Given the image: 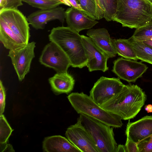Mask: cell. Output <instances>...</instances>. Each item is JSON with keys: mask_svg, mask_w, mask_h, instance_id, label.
Instances as JSON below:
<instances>
[{"mask_svg": "<svg viewBox=\"0 0 152 152\" xmlns=\"http://www.w3.org/2000/svg\"><path fill=\"white\" fill-rule=\"evenodd\" d=\"M147 98L145 92L136 85H124L121 90L100 107L120 117L122 120L134 118L144 105Z\"/></svg>", "mask_w": 152, "mask_h": 152, "instance_id": "1", "label": "cell"}, {"mask_svg": "<svg viewBox=\"0 0 152 152\" xmlns=\"http://www.w3.org/2000/svg\"><path fill=\"white\" fill-rule=\"evenodd\" d=\"M49 40L56 44L69 58L71 66L82 68L88 61L81 35L68 27L53 28L48 35Z\"/></svg>", "mask_w": 152, "mask_h": 152, "instance_id": "2", "label": "cell"}, {"mask_svg": "<svg viewBox=\"0 0 152 152\" xmlns=\"http://www.w3.org/2000/svg\"><path fill=\"white\" fill-rule=\"evenodd\" d=\"M112 20L123 27L137 28L152 21V3L148 0H117Z\"/></svg>", "mask_w": 152, "mask_h": 152, "instance_id": "3", "label": "cell"}, {"mask_svg": "<svg viewBox=\"0 0 152 152\" xmlns=\"http://www.w3.org/2000/svg\"><path fill=\"white\" fill-rule=\"evenodd\" d=\"M67 98L78 114L94 118L113 128H120L123 125L120 117L104 110L83 92L72 93Z\"/></svg>", "mask_w": 152, "mask_h": 152, "instance_id": "4", "label": "cell"}, {"mask_svg": "<svg viewBox=\"0 0 152 152\" xmlns=\"http://www.w3.org/2000/svg\"><path fill=\"white\" fill-rule=\"evenodd\" d=\"M77 122L88 133L99 152H115L118 145L113 127L85 115L80 114Z\"/></svg>", "mask_w": 152, "mask_h": 152, "instance_id": "5", "label": "cell"}, {"mask_svg": "<svg viewBox=\"0 0 152 152\" xmlns=\"http://www.w3.org/2000/svg\"><path fill=\"white\" fill-rule=\"evenodd\" d=\"M0 21L25 44L29 43V24L27 18L18 9H7L0 11Z\"/></svg>", "mask_w": 152, "mask_h": 152, "instance_id": "6", "label": "cell"}, {"mask_svg": "<svg viewBox=\"0 0 152 152\" xmlns=\"http://www.w3.org/2000/svg\"><path fill=\"white\" fill-rule=\"evenodd\" d=\"M124 85L119 78L102 76L94 83L89 96L100 105L120 92Z\"/></svg>", "mask_w": 152, "mask_h": 152, "instance_id": "7", "label": "cell"}, {"mask_svg": "<svg viewBox=\"0 0 152 152\" xmlns=\"http://www.w3.org/2000/svg\"><path fill=\"white\" fill-rule=\"evenodd\" d=\"M40 63L57 73L67 72L71 66L70 60L64 51L56 44L50 42L44 48L39 58Z\"/></svg>", "mask_w": 152, "mask_h": 152, "instance_id": "8", "label": "cell"}, {"mask_svg": "<svg viewBox=\"0 0 152 152\" xmlns=\"http://www.w3.org/2000/svg\"><path fill=\"white\" fill-rule=\"evenodd\" d=\"M35 42H32L21 47L10 50L8 56L11 59L12 63L21 81L29 72L32 59L35 57L34 49Z\"/></svg>", "mask_w": 152, "mask_h": 152, "instance_id": "9", "label": "cell"}, {"mask_svg": "<svg viewBox=\"0 0 152 152\" xmlns=\"http://www.w3.org/2000/svg\"><path fill=\"white\" fill-rule=\"evenodd\" d=\"M148 69L147 66L141 62L121 57L114 61L112 71L120 79L129 83H135Z\"/></svg>", "mask_w": 152, "mask_h": 152, "instance_id": "10", "label": "cell"}, {"mask_svg": "<svg viewBox=\"0 0 152 152\" xmlns=\"http://www.w3.org/2000/svg\"><path fill=\"white\" fill-rule=\"evenodd\" d=\"M83 41L88 59L89 71L100 70L104 72L108 70L107 62L109 58L94 42L91 39L82 35Z\"/></svg>", "mask_w": 152, "mask_h": 152, "instance_id": "11", "label": "cell"}, {"mask_svg": "<svg viewBox=\"0 0 152 152\" xmlns=\"http://www.w3.org/2000/svg\"><path fill=\"white\" fill-rule=\"evenodd\" d=\"M65 134L69 141L81 152H99L88 133L78 122L69 127Z\"/></svg>", "mask_w": 152, "mask_h": 152, "instance_id": "12", "label": "cell"}, {"mask_svg": "<svg viewBox=\"0 0 152 152\" xmlns=\"http://www.w3.org/2000/svg\"><path fill=\"white\" fill-rule=\"evenodd\" d=\"M29 24L36 29H43L50 21L58 20L63 23L65 19V11L61 7L40 10L32 12L28 17Z\"/></svg>", "mask_w": 152, "mask_h": 152, "instance_id": "13", "label": "cell"}, {"mask_svg": "<svg viewBox=\"0 0 152 152\" xmlns=\"http://www.w3.org/2000/svg\"><path fill=\"white\" fill-rule=\"evenodd\" d=\"M128 138L137 143L152 135V115H146L128 123L125 132Z\"/></svg>", "mask_w": 152, "mask_h": 152, "instance_id": "14", "label": "cell"}, {"mask_svg": "<svg viewBox=\"0 0 152 152\" xmlns=\"http://www.w3.org/2000/svg\"><path fill=\"white\" fill-rule=\"evenodd\" d=\"M65 19L67 27L78 33L83 30L91 29L99 23L72 7L65 11Z\"/></svg>", "mask_w": 152, "mask_h": 152, "instance_id": "15", "label": "cell"}, {"mask_svg": "<svg viewBox=\"0 0 152 152\" xmlns=\"http://www.w3.org/2000/svg\"><path fill=\"white\" fill-rule=\"evenodd\" d=\"M86 34L107 55L109 58L116 56L117 54L113 46L110 35L106 28H91L87 31Z\"/></svg>", "mask_w": 152, "mask_h": 152, "instance_id": "16", "label": "cell"}, {"mask_svg": "<svg viewBox=\"0 0 152 152\" xmlns=\"http://www.w3.org/2000/svg\"><path fill=\"white\" fill-rule=\"evenodd\" d=\"M43 149L46 152H81L69 140L61 135H54L45 138Z\"/></svg>", "mask_w": 152, "mask_h": 152, "instance_id": "17", "label": "cell"}, {"mask_svg": "<svg viewBox=\"0 0 152 152\" xmlns=\"http://www.w3.org/2000/svg\"><path fill=\"white\" fill-rule=\"evenodd\" d=\"M48 80L52 90L56 95L69 94L73 90L75 83L73 77L67 72L57 73Z\"/></svg>", "mask_w": 152, "mask_h": 152, "instance_id": "18", "label": "cell"}, {"mask_svg": "<svg viewBox=\"0 0 152 152\" xmlns=\"http://www.w3.org/2000/svg\"><path fill=\"white\" fill-rule=\"evenodd\" d=\"M0 40L4 46L10 50H15L26 45L0 21Z\"/></svg>", "mask_w": 152, "mask_h": 152, "instance_id": "19", "label": "cell"}, {"mask_svg": "<svg viewBox=\"0 0 152 152\" xmlns=\"http://www.w3.org/2000/svg\"><path fill=\"white\" fill-rule=\"evenodd\" d=\"M111 41L118 55L127 59L136 61L138 60L132 43L128 39H111Z\"/></svg>", "mask_w": 152, "mask_h": 152, "instance_id": "20", "label": "cell"}, {"mask_svg": "<svg viewBox=\"0 0 152 152\" xmlns=\"http://www.w3.org/2000/svg\"><path fill=\"white\" fill-rule=\"evenodd\" d=\"M131 42L136 52L138 59L152 64V48L142 42Z\"/></svg>", "mask_w": 152, "mask_h": 152, "instance_id": "21", "label": "cell"}, {"mask_svg": "<svg viewBox=\"0 0 152 152\" xmlns=\"http://www.w3.org/2000/svg\"><path fill=\"white\" fill-rule=\"evenodd\" d=\"M149 39H152V21L145 26L136 28L132 36L128 39L131 42Z\"/></svg>", "mask_w": 152, "mask_h": 152, "instance_id": "22", "label": "cell"}, {"mask_svg": "<svg viewBox=\"0 0 152 152\" xmlns=\"http://www.w3.org/2000/svg\"><path fill=\"white\" fill-rule=\"evenodd\" d=\"M32 7L40 10L53 8L62 4L61 2L53 0H22Z\"/></svg>", "mask_w": 152, "mask_h": 152, "instance_id": "23", "label": "cell"}, {"mask_svg": "<svg viewBox=\"0 0 152 152\" xmlns=\"http://www.w3.org/2000/svg\"><path fill=\"white\" fill-rule=\"evenodd\" d=\"M13 130L4 115H0V143L7 142Z\"/></svg>", "mask_w": 152, "mask_h": 152, "instance_id": "24", "label": "cell"}, {"mask_svg": "<svg viewBox=\"0 0 152 152\" xmlns=\"http://www.w3.org/2000/svg\"><path fill=\"white\" fill-rule=\"evenodd\" d=\"M85 13L91 18L97 20L96 6L94 0H79Z\"/></svg>", "mask_w": 152, "mask_h": 152, "instance_id": "25", "label": "cell"}, {"mask_svg": "<svg viewBox=\"0 0 152 152\" xmlns=\"http://www.w3.org/2000/svg\"><path fill=\"white\" fill-rule=\"evenodd\" d=\"M105 5L104 18L107 21L112 20L116 12L117 0H104Z\"/></svg>", "mask_w": 152, "mask_h": 152, "instance_id": "26", "label": "cell"}, {"mask_svg": "<svg viewBox=\"0 0 152 152\" xmlns=\"http://www.w3.org/2000/svg\"><path fill=\"white\" fill-rule=\"evenodd\" d=\"M22 0H0V11L7 9H18L23 5Z\"/></svg>", "mask_w": 152, "mask_h": 152, "instance_id": "27", "label": "cell"}, {"mask_svg": "<svg viewBox=\"0 0 152 152\" xmlns=\"http://www.w3.org/2000/svg\"><path fill=\"white\" fill-rule=\"evenodd\" d=\"M137 144L139 152H152V135Z\"/></svg>", "mask_w": 152, "mask_h": 152, "instance_id": "28", "label": "cell"}, {"mask_svg": "<svg viewBox=\"0 0 152 152\" xmlns=\"http://www.w3.org/2000/svg\"><path fill=\"white\" fill-rule=\"evenodd\" d=\"M96 6L97 20L104 18L105 5L104 0H94Z\"/></svg>", "mask_w": 152, "mask_h": 152, "instance_id": "29", "label": "cell"}, {"mask_svg": "<svg viewBox=\"0 0 152 152\" xmlns=\"http://www.w3.org/2000/svg\"><path fill=\"white\" fill-rule=\"evenodd\" d=\"M0 115L4 112L5 105L6 93L1 80L0 81Z\"/></svg>", "mask_w": 152, "mask_h": 152, "instance_id": "30", "label": "cell"}, {"mask_svg": "<svg viewBox=\"0 0 152 152\" xmlns=\"http://www.w3.org/2000/svg\"><path fill=\"white\" fill-rule=\"evenodd\" d=\"M125 145L126 152H139L137 143L128 138Z\"/></svg>", "mask_w": 152, "mask_h": 152, "instance_id": "31", "label": "cell"}, {"mask_svg": "<svg viewBox=\"0 0 152 152\" xmlns=\"http://www.w3.org/2000/svg\"><path fill=\"white\" fill-rule=\"evenodd\" d=\"M12 145L7 142L0 143V152H14Z\"/></svg>", "mask_w": 152, "mask_h": 152, "instance_id": "32", "label": "cell"}, {"mask_svg": "<svg viewBox=\"0 0 152 152\" xmlns=\"http://www.w3.org/2000/svg\"><path fill=\"white\" fill-rule=\"evenodd\" d=\"M72 7L77 9L84 12L82 9L79 0H68Z\"/></svg>", "mask_w": 152, "mask_h": 152, "instance_id": "33", "label": "cell"}, {"mask_svg": "<svg viewBox=\"0 0 152 152\" xmlns=\"http://www.w3.org/2000/svg\"><path fill=\"white\" fill-rule=\"evenodd\" d=\"M126 152L125 145L119 144L118 145L115 152Z\"/></svg>", "mask_w": 152, "mask_h": 152, "instance_id": "34", "label": "cell"}, {"mask_svg": "<svg viewBox=\"0 0 152 152\" xmlns=\"http://www.w3.org/2000/svg\"><path fill=\"white\" fill-rule=\"evenodd\" d=\"M145 109L148 113L152 112V105L148 104L146 105L145 107Z\"/></svg>", "mask_w": 152, "mask_h": 152, "instance_id": "35", "label": "cell"}, {"mask_svg": "<svg viewBox=\"0 0 152 152\" xmlns=\"http://www.w3.org/2000/svg\"><path fill=\"white\" fill-rule=\"evenodd\" d=\"M142 42L146 45L152 48V39L146 40Z\"/></svg>", "mask_w": 152, "mask_h": 152, "instance_id": "36", "label": "cell"}, {"mask_svg": "<svg viewBox=\"0 0 152 152\" xmlns=\"http://www.w3.org/2000/svg\"><path fill=\"white\" fill-rule=\"evenodd\" d=\"M58 1L61 2L62 4H64V2L62 0H57Z\"/></svg>", "mask_w": 152, "mask_h": 152, "instance_id": "37", "label": "cell"}, {"mask_svg": "<svg viewBox=\"0 0 152 152\" xmlns=\"http://www.w3.org/2000/svg\"><path fill=\"white\" fill-rule=\"evenodd\" d=\"M150 2H151V3H152V0H148Z\"/></svg>", "mask_w": 152, "mask_h": 152, "instance_id": "38", "label": "cell"}, {"mask_svg": "<svg viewBox=\"0 0 152 152\" xmlns=\"http://www.w3.org/2000/svg\"><path fill=\"white\" fill-rule=\"evenodd\" d=\"M55 0V1H57V0Z\"/></svg>", "mask_w": 152, "mask_h": 152, "instance_id": "39", "label": "cell"}]
</instances>
